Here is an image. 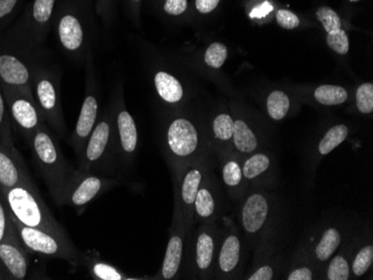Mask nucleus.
<instances>
[{"label": "nucleus", "mask_w": 373, "mask_h": 280, "mask_svg": "<svg viewBox=\"0 0 373 280\" xmlns=\"http://www.w3.org/2000/svg\"><path fill=\"white\" fill-rule=\"evenodd\" d=\"M0 192L3 193L9 211L17 221L31 228L69 238L63 225L48 209L33 180Z\"/></svg>", "instance_id": "f257e3e1"}, {"label": "nucleus", "mask_w": 373, "mask_h": 280, "mask_svg": "<svg viewBox=\"0 0 373 280\" xmlns=\"http://www.w3.org/2000/svg\"><path fill=\"white\" fill-rule=\"evenodd\" d=\"M27 146L31 150L34 163L46 182L50 195L54 200H57L64 183L73 172L57 139L53 135L48 127L43 124L34 133Z\"/></svg>", "instance_id": "f03ea898"}, {"label": "nucleus", "mask_w": 373, "mask_h": 280, "mask_svg": "<svg viewBox=\"0 0 373 280\" xmlns=\"http://www.w3.org/2000/svg\"><path fill=\"white\" fill-rule=\"evenodd\" d=\"M34 99L41 116L50 124L58 136H65L66 125L60 93V75L57 71L36 64L33 75Z\"/></svg>", "instance_id": "7ed1b4c3"}, {"label": "nucleus", "mask_w": 373, "mask_h": 280, "mask_svg": "<svg viewBox=\"0 0 373 280\" xmlns=\"http://www.w3.org/2000/svg\"><path fill=\"white\" fill-rule=\"evenodd\" d=\"M11 218L20 244L29 253L62 259L73 266H81L82 253L69 238H64L41 229L31 228L17 221L13 216Z\"/></svg>", "instance_id": "20e7f679"}, {"label": "nucleus", "mask_w": 373, "mask_h": 280, "mask_svg": "<svg viewBox=\"0 0 373 280\" xmlns=\"http://www.w3.org/2000/svg\"><path fill=\"white\" fill-rule=\"evenodd\" d=\"M112 183L111 178L76 169L66 180L55 202L58 206H71L81 211L94 199L99 198V195L110 189Z\"/></svg>", "instance_id": "39448f33"}, {"label": "nucleus", "mask_w": 373, "mask_h": 280, "mask_svg": "<svg viewBox=\"0 0 373 280\" xmlns=\"http://www.w3.org/2000/svg\"><path fill=\"white\" fill-rule=\"evenodd\" d=\"M112 124L110 116L97 120L91 135L86 141L82 155L79 158V168L82 171L101 174L105 172L110 163L113 146Z\"/></svg>", "instance_id": "423d86ee"}, {"label": "nucleus", "mask_w": 373, "mask_h": 280, "mask_svg": "<svg viewBox=\"0 0 373 280\" xmlns=\"http://www.w3.org/2000/svg\"><path fill=\"white\" fill-rule=\"evenodd\" d=\"M6 103L8 106L11 124L16 127L25 142L33 138L34 133L45 124V120L36 105L33 94L3 88Z\"/></svg>", "instance_id": "0eeeda50"}, {"label": "nucleus", "mask_w": 373, "mask_h": 280, "mask_svg": "<svg viewBox=\"0 0 373 280\" xmlns=\"http://www.w3.org/2000/svg\"><path fill=\"white\" fill-rule=\"evenodd\" d=\"M29 54L0 44V85L33 94L34 67L36 64L28 59Z\"/></svg>", "instance_id": "6e6552de"}, {"label": "nucleus", "mask_w": 373, "mask_h": 280, "mask_svg": "<svg viewBox=\"0 0 373 280\" xmlns=\"http://www.w3.org/2000/svg\"><path fill=\"white\" fill-rule=\"evenodd\" d=\"M88 82H86V94L83 101L80 115L77 118L74 131L72 133V148L74 150L77 159L82 155L83 150L86 148V141L91 135L99 116V99L96 95V86L94 83L93 71H88Z\"/></svg>", "instance_id": "1a4fd4ad"}, {"label": "nucleus", "mask_w": 373, "mask_h": 280, "mask_svg": "<svg viewBox=\"0 0 373 280\" xmlns=\"http://www.w3.org/2000/svg\"><path fill=\"white\" fill-rule=\"evenodd\" d=\"M29 272V251L20 244L15 231L0 242V276L3 280H24L28 279Z\"/></svg>", "instance_id": "9d476101"}, {"label": "nucleus", "mask_w": 373, "mask_h": 280, "mask_svg": "<svg viewBox=\"0 0 373 280\" xmlns=\"http://www.w3.org/2000/svg\"><path fill=\"white\" fill-rule=\"evenodd\" d=\"M58 43L69 56L82 58L90 46V36L76 15L66 13L60 17L56 27Z\"/></svg>", "instance_id": "9b49d317"}, {"label": "nucleus", "mask_w": 373, "mask_h": 280, "mask_svg": "<svg viewBox=\"0 0 373 280\" xmlns=\"http://www.w3.org/2000/svg\"><path fill=\"white\" fill-rule=\"evenodd\" d=\"M165 136L169 151L178 159H188L199 146L197 129L188 118L173 120L168 127Z\"/></svg>", "instance_id": "f8f14e48"}, {"label": "nucleus", "mask_w": 373, "mask_h": 280, "mask_svg": "<svg viewBox=\"0 0 373 280\" xmlns=\"http://www.w3.org/2000/svg\"><path fill=\"white\" fill-rule=\"evenodd\" d=\"M25 161L16 146H9L0 140V191L32 181Z\"/></svg>", "instance_id": "ddd939ff"}, {"label": "nucleus", "mask_w": 373, "mask_h": 280, "mask_svg": "<svg viewBox=\"0 0 373 280\" xmlns=\"http://www.w3.org/2000/svg\"><path fill=\"white\" fill-rule=\"evenodd\" d=\"M269 212L266 199L261 195H252L246 201L243 210V223L248 232L254 234L263 227Z\"/></svg>", "instance_id": "4468645a"}, {"label": "nucleus", "mask_w": 373, "mask_h": 280, "mask_svg": "<svg viewBox=\"0 0 373 280\" xmlns=\"http://www.w3.org/2000/svg\"><path fill=\"white\" fill-rule=\"evenodd\" d=\"M116 130H118V142L124 155L135 153L137 146V131L135 120L128 111L122 110L116 116Z\"/></svg>", "instance_id": "2eb2a0df"}, {"label": "nucleus", "mask_w": 373, "mask_h": 280, "mask_svg": "<svg viewBox=\"0 0 373 280\" xmlns=\"http://www.w3.org/2000/svg\"><path fill=\"white\" fill-rule=\"evenodd\" d=\"M81 266L86 267L88 275L96 280H121L124 279L121 272L116 267L107 264L100 258L99 253L91 250L82 253Z\"/></svg>", "instance_id": "dca6fc26"}, {"label": "nucleus", "mask_w": 373, "mask_h": 280, "mask_svg": "<svg viewBox=\"0 0 373 280\" xmlns=\"http://www.w3.org/2000/svg\"><path fill=\"white\" fill-rule=\"evenodd\" d=\"M156 92L165 102L176 104L184 97V88L176 77L167 71H158L154 76Z\"/></svg>", "instance_id": "f3484780"}, {"label": "nucleus", "mask_w": 373, "mask_h": 280, "mask_svg": "<svg viewBox=\"0 0 373 280\" xmlns=\"http://www.w3.org/2000/svg\"><path fill=\"white\" fill-rule=\"evenodd\" d=\"M184 253V240L179 234L171 237L165 250V260L162 264L161 277L172 279L178 274Z\"/></svg>", "instance_id": "a211bd4d"}, {"label": "nucleus", "mask_w": 373, "mask_h": 280, "mask_svg": "<svg viewBox=\"0 0 373 280\" xmlns=\"http://www.w3.org/2000/svg\"><path fill=\"white\" fill-rule=\"evenodd\" d=\"M203 174L199 169H189L184 174L180 187V199L184 206H189L195 204L196 195L201 188Z\"/></svg>", "instance_id": "6ab92c4d"}, {"label": "nucleus", "mask_w": 373, "mask_h": 280, "mask_svg": "<svg viewBox=\"0 0 373 280\" xmlns=\"http://www.w3.org/2000/svg\"><path fill=\"white\" fill-rule=\"evenodd\" d=\"M233 136L235 146L240 152L250 153V152L255 151V148H257L255 135L248 127L247 124L240 120L233 122Z\"/></svg>", "instance_id": "aec40b11"}, {"label": "nucleus", "mask_w": 373, "mask_h": 280, "mask_svg": "<svg viewBox=\"0 0 373 280\" xmlns=\"http://www.w3.org/2000/svg\"><path fill=\"white\" fill-rule=\"evenodd\" d=\"M240 244L237 237H228L222 245L219 255V265L222 272H228L237 266L239 261Z\"/></svg>", "instance_id": "412c9836"}, {"label": "nucleus", "mask_w": 373, "mask_h": 280, "mask_svg": "<svg viewBox=\"0 0 373 280\" xmlns=\"http://www.w3.org/2000/svg\"><path fill=\"white\" fill-rule=\"evenodd\" d=\"M214 240L206 232L198 236L196 244V264L198 270H208L212 265V255H214Z\"/></svg>", "instance_id": "4be33fe9"}, {"label": "nucleus", "mask_w": 373, "mask_h": 280, "mask_svg": "<svg viewBox=\"0 0 373 280\" xmlns=\"http://www.w3.org/2000/svg\"><path fill=\"white\" fill-rule=\"evenodd\" d=\"M316 99L323 105H339L348 99V92L340 86L322 85L316 90Z\"/></svg>", "instance_id": "5701e85b"}, {"label": "nucleus", "mask_w": 373, "mask_h": 280, "mask_svg": "<svg viewBox=\"0 0 373 280\" xmlns=\"http://www.w3.org/2000/svg\"><path fill=\"white\" fill-rule=\"evenodd\" d=\"M341 236L337 229H327L322 237L321 241L316 247V253L320 260L325 261L331 258L335 250L340 246Z\"/></svg>", "instance_id": "b1692460"}, {"label": "nucleus", "mask_w": 373, "mask_h": 280, "mask_svg": "<svg viewBox=\"0 0 373 280\" xmlns=\"http://www.w3.org/2000/svg\"><path fill=\"white\" fill-rule=\"evenodd\" d=\"M348 130L346 125H335L327 131V134L318 144V151L321 154L331 153L337 146L346 140Z\"/></svg>", "instance_id": "393cba45"}, {"label": "nucleus", "mask_w": 373, "mask_h": 280, "mask_svg": "<svg viewBox=\"0 0 373 280\" xmlns=\"http://www.w3.org/2000/svg\"><path fill=\"white\" fill-rule=\"evenodd\" d=\"M11 116H9L8 106L6 103L3 88L0 85V140L9 146H15L14 135L11 131Z\"/></svg>", "instance_id": "a878e982"}, {"label": "nucleus", "mask_w": 373, "mask_h": 280, "mask_svg": "<svg viewBox=\"0 0 373 280\" xmlns=\"http://www.w3.org/2000/svg\"><path fill=\"white\" fill-rule=\"evenodd\" d=\"M290 108V99L285 93L274 91L267 99V111L271 118L276 121L285 118Z\"/></svg>", "instance_id": "bb28decb"}, {"label": "nucleus", "mask_w": 373, "mask_h": 280, "mask_svg": "<svg viewBox=\"0 0 373 280\" xmlns=\"http://www.w3.org/2000/svg\"><path fill=\"white\" fill-rule=\"evenodd\" d=\"M194 206H195L196 212L199 217L208 218L214 214L215 201L212 193L209 192V190H207L206 188L205 189L199 188Z\"/></svg>", "instance_id": "cd10ccee"}, {"label": "nucleus", "mask_w": 373, "mask_h": 280, "mask_svg": "<svg viewBox=\"0 0 373 280\" xmlns=\"http://www.w3.org/2000/svg\"><path fill=\"white\" fill-rule=\"evenodd\" d=\"M269 159L265 154H255L247 160L243 169V174L247 178H254L269 169Z\"/></svg>", "instance_id": "c85d7f7f"}, {"label": "nucleus", "mask_w": 373, "mask_h": 280, "mask_svg": "<svg viewBox=\"0 0 373 280\" xmlns=\"http://www.w3.org/2000/svg\"><path fill=\"white\" fill-rule=\"evenodd\" d=\"M227 47L222 43H214L207 48L205 52V63L212 69H220L226 62Z\"/></svg>", "instance_id": "c756f323"}, {"label": "nucleus", "mask_w": 373, "mask_h": 280, "mask_svg": "<svg viewBox=\"0 0 373 280\" xmlns=\"http://www.w3.org/2000/svg\"><path fill=\"white\" fill-rule=\"evenodd\" d=\"M316 17L327 34L341 29L342 24H341L340 17L330 7H320L316 11Z\"/></svg>", "instance_id": "7c9ffc66"}, {"label": "nucleus", "mask_w": 373, "mask_h": 280, "mask_svg": "<svg viewBox=\"0 0 373 280\" xmlns=\"http://www.w3.org/2000/svg\"><path fill=\"white\" fill-rule=\"evenodd\" d=\"M15 229L13 225V218L8 206L6 204L3 193L0 192V242L7 237L14 234Z\"/></svg>", "instance_id": "2f4dec72"}, {"label": "nucleus", "mask_w": 373, "mask_h": 280, "mask_svg": "<svg viewBox=\"0 0 373 280\" xmlns=\"http://www.w3.org/2000/svg\"><path fill=\"white\" fill-rule=\"evenodd\" d=\"M214 132L216 138L227 141L233 138V121L227 114H220L214 121Z\"/></svg>", "instance_id": "473e14b6"}, {"label": "nucleus", "mask_w": 373, "mask_h": 280, "mask_svg": "<svg viewBox=\"0 0 373 280\" xmlns=\"http://www.w3.org/2000/svg\"><path fill=\"white\" fill-rule=\"evenodd\" d=\"M373 262V247L367 246L360 250L353 261V272L357 276H363Z\"/></svg>", "instance_id": "72a5a7b5"}, {"label": "nucleus", "mask_w": 373, "mask_h": 280, "mask_svg": "<svg viewBox=\"0 0 373 280\" xmlns=\"http://www.w3.org/2000/svg\"><path fill=\"white\" fill-rule=\"evenodd\" d=\"M357 105L360 112L369 114L373 111V85L365 83L358 88Z\"/></svg>", "instance_id": "f704fd0d"}, {"label": "nucleus", "mask_w": 373, "mask_h": 280, "mask_svg": "<svg viewBox=\"0 0 373 280\" xmlns=\"http://www.w3.org/2000/svg\"><path fill=\"white\" fill-rule=\"evenodd\" d=\"M327 43L330 48L338 52V54H341V55L348 54V48H350L348 37L342 28L339 29V31L327 34Z\"/></svg>", "instance_id": "c9c22d12"}, {"label": "nucleus", "mask_w": 373, "mask_h": 280, "mask_svg": "<svg viewBox=\"0 0 373 280\" xmlns=\"http://www.w3.org/2000/svg\"><path fill=\"white\" fill-rule=\"evenodd\" d=\"M327 277L330 280H348V265L346 259L341 255L335 257L330 265Z\"/></svg>", "instance_id": "e433bc0d"}, {"label": "nucleus", "mask_w": 373, "mask_h": 280, "mask_svg": "<svg viewBox=\"0 0 373 280\" xmlns=\"http://www.w3.org/2000/svg\"><path fill=\"white\" fill-rule=\"evenodd\" d=\"M222 178L225 183L231 187H235L239 184V182L242 181V169L238 163L233 162V161L228 162L222 170Z\"/></svg>", "instance_id": "4c0bfd02"}, {"label": "nucleus", "mask_w": 373, "mask_h": 280, "mask_svg": "<svg viewBox=\"0 0 373 280\" xmlns=\"http://www.w3.org/2000/svg\"><path fill=\"white\" fill-rule=\"evenodd\" d=\"M276 20H278V25L285 28V29H294V28L299 27V17L292 11L286 10V9L278 10Z\"/></svg>", "instance_id": "58836bf2"}, {"label": "nucleus", "mask_w": 373, "mask_h": 280, "mask_svg": "<svg viewBox=\"0 0 373 280\" xmlns=\"http://www.w3.org/2000/svg\"><path fill=\"white\" fill-rule=\"evenodd\" d=\"M186 7H188L186 0H165L163 8L167 14L179 16V15L184 14L186 10Z\"/></svg>", "instance_id": "ea45409f"}, {"label": "nucleus", "mask_w": 373, "mask_h": 280, "mask_svg": "<svg viewBox=\"0 0 373 280\" xmlns=\"http://www.w3.org/2000/svg\"><path fill=\"white\" fill-rule=\"evenodd\" d=\"M18 0H0V22L11 16L14 11Z\"/></svg>", "instance_id": "a19ab883"}, {"label": "nucleus", "mask_w": 373, "mask_h": 280, "mask_svg": "<svg viewBox=\"0 0 373 280\" xmlns=\"http://www.w3.org/2000/svg\"><path fill=\"white\" fill-rule=\"evenodd\" d=\"M220 0H196V8L201 14H208L215 10Z\"/></svg>", "instance_id": "79ce46f5"}, {"label": "nucleus", "mask_w": 373, "mask_h": 280, "mask_svg": "<svg viewBox=\"0 0 373 280\" xmlns=\"http://www.w3.org/2000/svg\"><path fill=\"white\" fill-rule=\"evenodd\" d=\"M273 278V270L269 266L262 267L254 275L248 278L250 280H271Z\"/></svg>", "instance_id": "37998d69"}, {"label": "nucleus", "mask_w": 373, "mask_h": 280, "mask_svg": "<svg viewBox=\"0 0 373 280\" xmlns=\"http://www.w3.org/2000/svg\"><path fill=\"white\" fill-rule=\"evenodd\" d=\"M288 280H311L313 279L312 272L308 268H299L294 270L291 275L288 276Z\"/></svg>", "instance_id": "c03bdc74"}, {"label": "nucleus", "mask_w": 373, "mask_h": 280, "mask_svg": "<svg viewBox=\"0 0 373 280\" xmlns=\"http://www.w3.org/2000/svg\"><path fill=\"white\" fill-rule=\"evenodd\" d=\"M348 1H352V3H354V1H359V0H348Z\"/></svg>", "instance_id": "a18cd8bd"}, {"label": "nucleus", "mask_w": 373, "mask_h": 280, "mask_svg": "<svg viewBox=\"0 0 373 280\" xmlns=\"http://www.w3.org/2000/svg\"><path fill=\"white\" fill-rule=\"evenodd\" d=\"M0 280H3V278H1V276H0Z\"/></svg>", "instance_id": "49530a36"}, {"label": "nucleus", "mask_w": 373, "mask_h": 280, "mask_svg": "<svg viewBox=\"0 0 373 280\" xmlns=\"http://www.w3.org/2000/svg\"><path fill=\"white\" fill-rule=\"evenodd\" d=\"M133 1H139V0H133Z\"/></svg>", "instance_id": "de8ad7c7"}]
</instances>
